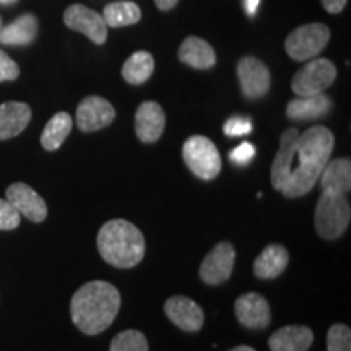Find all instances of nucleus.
Wrapping results in <instances>:
<instances>
[{"label":"nucleus","mask_w":351,"mask_h":351,"mask_svg":"<svg viewBox=\"0 0 351 351\" xmlns=\"http://www.w3.org/2000/svg\"><path fill=\"white\" fill-rule=\"evenodd\" d=\"M333 134L315 125L300 134L287 129L270 169L271 186L287 199H298L313 191L333 152Z\"/></svg>","instance_id":"f257e3e1"},{"label":"nucleus","mask_w":351,"mask_h":351,"mask_svg":"<svg viewBox=\"0 0 351 351\" xmlns=\"http://www.w3.org/2000/svg\"><path fill=\"white\" fill-rule=\"evenodd\" d=\"M121 309V293L108 282L85 283L70 301V315L78 330L98 335L111 326Z\"/></svg>","instance_id":"f03ea898"},{"label":"nucleus","mask_w":351,"mask_h":351,"mask_svg":"<svg viewBox=\"0 0 351 351\" xmlns=\"http://www.w3.org/2000/svg\"><path fill=\"white\" fill-rule=\"evenodd\" d=\"M101 257L116 269H132L145 257V238L125 219H111L101 226L96 238Z\"/></svg>","instance_id":"7ed1b4c3"},{"label":"nucleus","mask_w":351,"mask_h":351,"mask_svg":"<svg viewBox=\"0 0 351 351\" xmlns=\"http://www.w3.org/2000/svg\"><path fill=\"white\" fill-rule=\"evenodd\" d=\"M351 219V208L343 194L322 192L314 215L315 231L324 239H339Z\"/></svg>","instance_id":"20e7f679"},{"label":"nucleus","mask_w":351,"mask_h":351,"mask_svg":"<svg viewBox=\"0 0 351 351\" xmlns=\"http://www.w3.org/2000/svg\"><path fill=\"white\" fill-rule=\"evenodd\" d=\"M182 158L187 168L204 181H212L221 171V156L218 148L204 135H194L186 140Z\"/></svg>","instance_id":"39448f33"},{"label":"nucleus","mask_w":351,"mask_h":351,"mask_svg":"<svg viewBox=\"0 0 351 351\" xmlns=\"http://www.w3.org/2000/svg\"><path fill=\"white\" fill-rule=\"evenodd\" d=\"M328 39H330V29L324 23L302 25L288 34L285 41V51L293 60L306 62L324 51Z\"/></svg>","instance_id":"423d86ee"},{"label":"nucleus","mask_w":351,"mask_h":351,"mask_svg":"<svg viewBox=\"0 0 351 351\" xmlns=\"http://www.w3.org/2000/svg\"><path fill=\"white\" fill-rule=\"evenodd\" d=\"M337 78V69L326 57L311 60L296 72L291 80V90L298 96L324 93Z\"/></svg>","instance_id":"0eeeda50"},{"label":"nucleus","mask_w":351,"mask_h":351,"mask_svg":"<svg viewBox=\"0 0 351 351\" xmlns=\"http://www.w3.org/2000/svg\"><path fill=\"white\" fill-rule=\"evenodd\" d=\"M64 23L67 28L85 34L95 44L106 43L108 39V26L104 23L103 15L98 12L91 10L80 3H73L64 13Z\"/></svg>","instance_id":"6e6552de"},{"label":"nucleus","mask_w":351,"mask_h":351,"mask_svg":"<svg viewBox=\"0 0 351 351\" xmlns=\"http://www.w3.org/2000/svg\"><path fill=\"white\" fill-rule=\"evenodd\" d=\"M241 91L247 99L263 98L270 90V72L257 57L245 56L238 62Z\"/></svg>","instance_id":"1a4fd4ad"},{"label":"nucleus","mask_w":351,"mask_h":351,"mask_svg":"<svg viewBox=\"0 0 351 351\" xmlns=\"http://www.w3.org/2000/svg\"><path fill=\"white\" fill-rule=\"evenodd\" d=\"M236 261L231 243H219L207 254L200 265V278L207 285H221L230 278Z\"/></svg>","instance_id":"9d476101"},{"label":"nucleus","mask_w":351,"mask_h":351,"mask_svg":"<svg viewBox=\"0 0 351 351\" xmlns=\"http://www.w3.org/2000/svg\"><path fill=\"white\" fill-rule=\"evenodd\" d=\"M114 119H116V109L101 96H88L77 108V125L86 134L111 125Z\"/></svg>","instance_id":"9b49d317"},{"label":"nucleus","mask_w":351,"mask_h":351,"mask_svg":"<svg viewBox=\"0 0 351 351\" xmlns=\"http://www.w3.org/2000/svg\"><path fill=\"white\" fill-rule=\"evenodd\" d=\"M7 200L16 212L33 223H43L47 217V205L41 195L28 184L15 182L7 189Z\"/></svg>","instance_id":"f8f14e48"},{"label":"nucleus","mask_w":351,"mask_h":351,"mask_svg":"<svg viewBox=\"0 0 351 351\" xmlns=\"http://www.w3.org/2000/svg\"><path fill=\"white\" fill-rule=\"evenodd\" d=\"M234 313L236 319L245 328L258 330V328H267L270 326V304L258 293H245V295L239 296L236 300Z\"/></svg>","instance_id":"ddd939ff"},{"label":"nucleus","mask_w":351,"mask_h":351,"mask_svg":"<svg viewBox=\"0 0 351 351\" xmlns=\"http://www.w3.org/2000/svg\"><path fill=\"white\" fill-rule=\"evenodd\" d=\"M165 313L168 319L184 332H199L204 326V311L194 300L186 296H173L166 301Z\"/></svg>","instance_id":"4468645a"},{"label":"nucleus","mask_w":351,"mask_h":351,"mask_svg":"<svg viewBox=\"0 0 351 351\" xmlns=\"http://www.w3.org/2000/svg\"><path fill=\"white\" fill-rule=\"evenodd\" d=\"M166 125L163 108L155 101H145L135 114V134L140 142L155 143L161 138Z\"/></svg>","instance_id":"2eb2a0df"},{"label":"nucleus","mask_w":351,"mask_h":351,"mask_svg":"<svg viewBox=\"0 0 351 351\" xmlns=\"http://www.w3.org/2000/svg\"><path fill=\"white\" fill-rule=\"evenodd\" d=\"M32 121V109L26 103L8 101L0 104V142L16 137Z\"/></svg>","instance_id":"dca6fc26"},{"label":"nucleus","mask_w":351,"mask_h":351,"mask_svg":"<svg viewBox=\"0 0 351 351\" xmlns=\"http://www.w3.org/2000/svg\"><path fill=\"white\" fill-rule=\"evenodd\" d=\"M330 109L332 99L324 93L298 96L296 99L288 103L287 116L293 121H314L327 116Z\"/></svg>","instance_id":"f3484780"},{"label":"nucleus","mask_w":351,"mask_h":351,"mask_svg":"<svg viewBox=\"0 0 351 351\" xmlns=\"http://www.w3.org/2000/svg\"><path fill=\"white\" fill-rule=\"evenodd\" d=\"M314 341V333L306 326H287L271 333V351H307Z\"/></svg>","instance_id":"a211bd4d"},{"label":"nucleus","mask_w":351,"mask_h":351,"mask_svg":"<svg viewBox=\"0 0 351 351\" xmlns=\"http://www.w3.org/2000/svg\"><path fill=\"white\" fill-rule=\"evenodd\" d=\"M319 181L322 192L346 195L351 189V161L348 158L328 160L326 168L320 173Z\"/></svg>","instance_id":"6ab92c4d"},{"label":"nucleus","mask_w":351,"mask_h":351,"mask_svg":"<svg viewBox=\"0 0 351 351\" xmlns=\"http://www.w3.org/2000/svg\"><path fill=\"white\" fill-rule=\"evenodd\" d=\"M179 60L197 70H208L217 64L213 47L205 39L189 36L179 47Z\"/></svg>","instance_id":"aec40b11"},{"label":"nucleus","mask_w":351,"mask_h":351,"mask_svg":"<svg viewBox=\"0 0 351 351\" xmlns=\"http://www.w3.org/2000/svg\"><path fill=\"white\" fill-rule=\"evenodd\" d=\"M289 262L288 251L282 244H270L254 261V275L261 280H271L280 276Z\"/></svg>","instance_id":"412c9836"},{"label":"nucleus","mask_w":351,"mask_h":351,"mask_svg":"<svg viewBox=\"0 0 351 351\" xmlns=\"http://www.w3.org/2000/svg\"><path fill=\"white\" fill-rule=\"evenodd\" d=\"M38 19L33 13H25L0 29V44L3 46H28L36 39Z\"/></svg>","instance_id":"4be33fe9"},{"label":"nucleus","mask_w":351,"mask_h":351,"mask_svg":"<svg viewBox=\"0 0 351 351\" xmlns=\"http://www.w3.org/2000/svg\"><path fill=\"white\" fill-rule=\"evenodd\" d=\"M72 117L67 112H57L56 116L51 117V121L47 122L44 127L43 135H41V145L44 150L47 152H56L62 147L65 138L69 137L70 130H72Z\"/></svg>","instance_id":"5701e85b"},{"label":"nucleus","mask_w":351,"mask_h":351,"mask_svg":"<svg viewBox=\"0 0 351 351\" xmlns=\"http://www.w3.org/2000/svg\"><path fill=\"white\" fill-rule=\"evenodd\" d=\"M103 20L109 28H122V26H130L138 23L142 19V10L135 2H112L104 7Z\"/></svg>","instance_id":"b1692460"},{"label":"nucleus","mask_w":351,"mask_h":351,"mask_svg":"<svg viewBox=\"0 0 351 351\" xmlns=\"http://www.w3.org/2000/svg\"><path fill=\"white\" fill-rule=\"evenodd\" d=\"M155 70V60L153 56L147 51L134 52L122 67V77L130 85H142L152 77Z\"/></svg>","instance_id":"393cba45"},{"label":"nucleus","mask_w":351,"mask_h":351,"mask_svg":"<svg viewBox=\"0 0 351 351\" xmlns=\"http://www.w3.org/2000/svg\"><path fill=\"white\" fill-rule=\"evenodd\" d=\"M109 351H148L147 337L138 330L121 332L112 339Z\"/></svg>","instance_id":"a878e982"},{"label":"nucleus","mask_w":351,"mask_h":351,"mask_svg":"<svg viewBox=\"0 0 351 351\" xmlns=\"http://www.w3.org/2000/svg\"><path fill=\"white\" fill-rule=\"evenodd\" d=\"M327 351H351V330L345 324H335L327 332Z\"/></svg>","instance_id":"bb28decb"},{"label":"nucleus","mask_w":351,"mask_h":351,"mask_svg":"<svg viewBox=\"0 0 351 351\" xmlns=\"http://www.w3.org/2000/svg\"><path fill=\"white\" fill-rule=\"evenodd\" d=\"M252 121L249 117L243 116H232L225 122L223 125V132L226 137H244L252 132Z\"/></svg>","instance_id":"cd10ccee"},{"label":"nucleus","mask_w":351,"mask_h":351,"mask_svg":"<svg viewBox=\"0 0 351 351\" xmlns=\"http://www.w3.org/2000/svg\"><path fill=\"white\" fill-rule=\"evenodd\" d=\"M20 226V213L7 199H0V230L10 231Z\"/></svg>","instance_id":"c85d7f7f"},{"label":"nucleus","mask_w":351,"mask_h":351,"mask_svg":"<svg viewBox=\"0 0 351 351\" xmlns=\"http://www.w3.org/2000/svg\"><path fill=\"white\" fill-rule=\"evenodd\" d=\"M254 156H256V147L249 142L238 145V147H236L234 150H231L230 153L231 163L236 166L249 165L254 160Z\"/></svg>","instance_id":"c756f323"},{"label":"nucleus","mask_w":351,"mask_h":351,"mask_svg":"<svg viewBox=\"0 0 351 351\" xmlns=\"http://www.w3.org/2000/svg\"><path fill=\"white\" fill-rule=\"evenodd\" d=\"M20 75V67L15 60L7 56V52L0 51V82L16 80Z\"/></svg>","instance_id":"7c9ffc66"},{"label":"nucleus","mask_w":351,"mask_h":351,"mask_svg":"<svg viewBox=\"0 0 351 351\" xmlns=\"http://www.w3.org/2000/svg\"><path fill=\"white\" fill-rule=\"evenodd\" d=\"M320 2H322L324 8H326L328 13L337 15V13H340L341 10H343L348 0H320Z\"/></svg>","instance_id":"2f4dec72"},{"label":"nucleus","mask_w":351,"mask_h":351,"mask_svg":"<svg viewBox=\"0 0 351 351\" xmlns=\"http://www.w3.org/2000/svg\"><path fill=\"white\" fill-rule=\"evenodd\" d=\"M155 3L160 10L168 12V10H171V8H174L176 5H178L179 0H155Z\"/></svg>","instance_id":"473e14b6"},{"label":"nucleus","mask_w":351,"mask_h":351,"mask_svg":"<svg viewBox=\"0 0 351 351\" xmlns=\"http://www.w3.org/2000/svg\"><path fill=\"white\" fill-rule=\"evenodd\" d=\"M258 3H261V0H244V8H245V12H247L249 16L256 15Z\"/></svg>","instance_id":"72a5a7b5"},{"label":"nucleus","mask_w":351,"mask_h":351,"mask_svg":"<svg viewBox=\"0 0 351 351\" xmlns=\"http://www.w3.org/2000/svg\"><path fill=\"white\" fill-rule=\"evenodd\" d=\"M230 351H256L252 348V346H247V345H239V346H236V348H232V350H230Z\"/></svg>","instance_id":"f704fd0d"},{"label":"nucleus","mask_w":351,"mask_h":351,"mask_svg":"<svg viewBox=\"0 0 351 351\" xmlns=\"http://www.w3.org/2000/svg\"><path fill=\"white\" fill-rule=\"evenodd\" d=\"M19 0H0V5H13V3H16Z\"/></svg>","instance_id":"c9c22d12"},{"label":"nucleus","mask_w":351,"mask_h":351,"mask_svg":"<svg viewBox=\"0 0 351 351\" xmlns=\"http://www.w3.org/2000/svg\"><path fill=\"white\" fill-rule=\"evenodd\" d=\"M0 29H2V19H0Z\"/></svg>","instance_id":"e433bc0d"}]
</instances>
